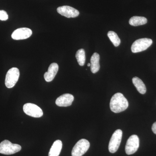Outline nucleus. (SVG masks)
I'll use <instances>...</instances> for the list:
<instances>
[{
    "label": "nucleus",
    "instance_id": "f257e3e1",
    "mask_svg": "<svg viewBox=\"0 0 156 156\" xmlns=\"http://www.w3.org/2000/svg\"><path fill=\"white\" fill-rule=\"evenodd\" d=\"M128 102L122 93H117L112 97L110 102V107L112 112L115 113L121 112L127 109Z\"/></svg>",
    "mask_w": 156,
    "mask_h": 156
},
{
    "label": "nucleus",
    "instance_id": "f03ea898",
    "mask_svg": "<svg viewBox=\"0 0 156 156\" xmlns=\"http://www.w3.org/2000/svg\"><path fill=\"white\" fill-rule=\"evenodd\" d=\"M21 146L11 143L9 140H5L0 144V153L5 155H11L20 151Z\"/></svg>",
    "mask_w": 156,
    "mask_h": 156
},
{
    "label": "nucleus",
    "instance_id": "7ed1b4c3",
    "mask_svg": "<svg viewBox=\"0 0 156 156\" xmlns=\"http://www.w3.org/2000/svg\"><path fill=\"white\" fill-rule=\"evenodd\" d=\"M153 43L151 39L141 38L136 40L132 44L131 47V51L133 53H139L146 50Z\"/></svg>",
    "mask_w": 156,
    "mask_h": 156
},
{
    "label": "nucleus",
    "instance_id": "20e7f679",
    "mask_svg": "<svg viewBox=\"0 0 156 156\" xmlns=\"http://www.w3.org/2000/svg\"><path fill=\"white\" fill-rule=\"evenodd\" d=\"M122 136V131L118 129L112 135L108 145V150L111 153H115L119 149Z\"/></svg>",
    "mask_w": 156,
    "mask_h": 156
},
{
    "label": "nucleus",
    "instance_id": "39448f33",
    "mask_svg": "<svg viewBox=\"0 0 156 156\" xmlns=\"http://www.w3.org/2000/svg\"><path fill=\"white\" fill-rule=\"evenodd\" d=\"M20 76L19 70L17 68L13 67L8 71L6 74L5 84L8 88L14 87L18 80Z\"/></svg>",
    "mask_w": 156,
    "mask_h": 156
},
{
    "label": "nucleus",
    "instance_id": "423d86ee",
    "mask_svg": "<svg viewBox=\"0 0 156 156\" xmlns=\"http://www.w3.org/2000/svg\"><path fill=\"white\" fill-rule=\"evenodd\" d=\"M90 143L88 140L82 139L76 143L72 151V156H82L89 150Z\"/></svg>",
    "mask_w": 156,
    "mask_h": 156
},
{
    "label": "nucleus",
    "instance_id": "0eeeda50",
    "mask_svg": "<svg viewBox=\"0 0 156 156\" xmlns=\"http://www.w3.org/2000/svg\"><path fill=\"white\" fill-rule=\"evenodd\" d=\"M139 147V139L136 135H132L127 140L126 146V153L131 155L135 153Z\"/></svg>",
    "mask_w": 156,
    "mask_h": 156
},
{
    "label": "nucleus",
    "instance_id": "6e6552de",
    "mask_svg": "<svg viewBox=\"0 0 156 156\" xmlns=\"http://www.w3.org/2000/svg\"><path fill=\"white\" fill-rule=\"evenodd\" d=\"M23 110L26 114L34 118H40L43 115L41 109L34 104H25L23 106Z\"/></svg>",
    "mask_w": 156,
    "mask_h": 156
},
{
    "label": "nucleus",
    "instance_id": "1a4fd4ad",
    "mask_svg": "<svg viewBox=\"0 0 156 156\" xmlns=\"http://www.w3.org/2000/svg\"><path fill=\"white\" fill-rule=\"evenodd\" d=\"M58 14L67 18H74L78 17L80 12L76 9L69 6H63L57 8Z\"/></svg>",
    "mask_w": 156,
    "mask_h": 156
},
{
    "label": "nucleus",
    "instance_id": "9d476101",
    "mask_svg": "<svg viewBox=\"0 0 156 156\" xmlns=\"http://www.w3.org/2000/svg\"><path fill=\"white\" fill-rule=\"evenodd\" d=\"M32 34V31L30 29L23 27L14 30L11 35V37L15 40H24L30 37Z\"/></svg>",
    "mask_w": 156,
    "mask_h": 156
},
{
    "label": "nucleus",
    "instance_id": "9b49d317",
    "mask_svg": "<svg viewBox=\"0 0 156 156\" xmlns=\"http://www.w3.org/2000/svg\"><path fill=\"white\" fill-rule=\"evenodd\" d=\"M74 100V96L70 94H64L58 97L56 99V104L59 107L70 106Z\"/></svg>",
    "mask_w": 156,
    "mask_h": 156
},
{
    "label": "nucleus",
    "instance_id": "f8f14e48",
    "mask_svg": "<svg viewBox=\"0 0 156 156\" xmlns=\"http://www.w3.org/2000/svg\"><path fill=\"white\" fill-rule=\"evenodd\" d=\"M58 66L56 63H52L50 65L48 71L44 75V78L47 82H50L53 81L56 74L58 72Z\"/></svg>",
    "mask_w": 156,
    "mask_h": 156
},
{
    "label": "nucleus",
    "instance_id": "ddd939ff",
    "mask_svg": "<svg viewBox=\"0 0 156 156\" xmlns=\"http://www.w3.org/2000/svg\"><path fill=\"white\" fill-rule=\"evenodd\" d=\"M99 60H100V56L99 54L97 53H93L90 60L91 70L93 73H97L100 69Z\"/></svg>",
    "mask_w": 156,
    "mask_h": 156
},
{
    "label": "nucleus",
    "instance_id": "4468645a",
    "mask_svg": "<svg viewBox=\"0 0 156 156\" xmlns=\"http://www.w3.org/2000/svg\"><path fill=\"white\" fill-rule=\"evenodd\" d=\"M62 144L61 140H56L50 148L48 156H58L61 152Z\"/></svg>",
    "mask_w": 156,
    "mask_h": 156
},
{
    "label": "nucleus",
    "instance_id": "2eb2a0df",
    "mask_svg": "<svg viewBox=\"0 0 156 156\" xmlns=\"http://www.w3.org/2000/svg\"><path fill=\"white\" fill-rule=\"evenodd\" d=\"M132 82L139 93L141 94H145L147 91L145 84L140 78L134 77L132 79Z\"/></svg>",
    "mask_w": 156,
    "mask_h": 156
},
{
    "label": "nucleus",
    "instance_id": "dca6fc26",
    "mask_svg": "<svg viewBox=\"0 0 156 156\" xmlns=\"http://www.w3.org/2000/svg\"><path fill=\"white\" fill-rule=\"evenodd\" d=\"M147 22V19L144 17L134 16L129 20V24L133 26L144 25Z\"/></svg>",
    "mask_w": 156,
    "mask_h": 156
},
{
    "label": "nucleus",
    "instance_id": "f3484780",
    "mask_svg": "<svg viewBox=\"0 0 156 156\" xmlns=\"http://www.w3.org/2000/svg\"><path fill=\"white\" fill-rule=\"evenodd\" d=\"M76 57L79 64L80 66H84L86 62V54L84 49L78 50L76 53Z\"/></svg>",
    "mask_w": 156,
    "mask_h": 156
},
{
    "label": "nucleus",
    "instance_id": "a211bd4d",
    "mask_svg": "<svg viewBox=\"0 0 156 156\" xmlns=\"http://www.w3.org/2000/svg\"><path fill=\"white\" fill-rule=\"evenodd\" d=\"M108 36L115 47H118L121 43V40L118 35L113 31H109L108 33Z\"/></svg>",
    "mask_w": 156,
    "mask_h": 156
},
{
    "label": "nucleus",
    "instance_id": "6ab92c4d",
    "mask_svg": "<svg viewBox=\"0 0 156 156\" xmlns=\"http://www.w3.org/2000/svg\"><path fill=\"white\" fill-rule=\"evenodd\" d=\"M9 18V16L7 12L4 10H0V20L3 21L7 20Z\"/></svg>",
    "mask_w": 156,
    "mask_h": 156
},
{
    "label": "nucleus",
    "instance_id": "aec40b11",
    "mask_svg": "<svg viewBox=\"0 0 156 156\" xmlns=\"http://www.w3.org/2000/svg\"><path fill=\"white\" fill-rule=\"evenodd\" d=\"M152 130L153 132L156 134V122L154 123L153 125L152 126Z\"/></svg>",
    "mask_w": 156,
    "mask_h": 156
},
{
    "label": "nucleus",
    "instance_id": "412c9836",
    "mask_svg": "<svg viewBox=\"0 0 156 156\" xmlns=\"http://www.w3.org/2000/svg\"><path fill=\"white\" fill-rule=\"evenodd\" d=\"M91 66V64H90V63H88V66H89H89Z\"/></svg>",
    "mask_w": 156,
    "mask_h": 156
}]
</instances>
